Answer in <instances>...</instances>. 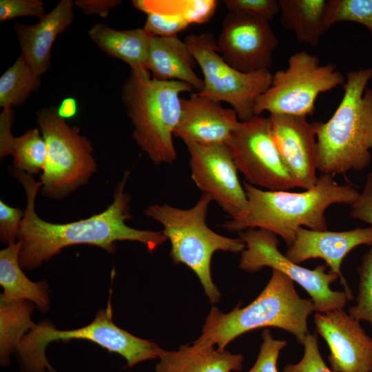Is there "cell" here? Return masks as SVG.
Instances as JSON below:
<instances>
[{
	"mask_svg": "<svg viewBox=\"0 0 372 372\" xmlns=\"http://www.w3.org/2000/svg\"><path fill=\"white\" fill-rule=\"evenodd\" d=\"M74 6L71 0H61L37 23H17L14 26L21 49V55L39 76L50 67L51 48L56 37L74 20Z\"/></svg>",
	"mask_w": 372,
	"mask_h": 372,
	"instance_id": "d6986e66",
	"label": "cell"
},
{
	"mask_svg": "<svg viewBox=\"0 0 372 372\" xmlns=\"http://www.w3.org/2000/svg\"><path fill=\"white\" fill-rule=\"evenodd\" d=\"M350 215L372 226V172L368 174L362 192L351 205Z\"/></svg>",
	"mask_w": 372,
	"mask_h": 372,
	"instance_id": "8d00e7d4",
	"label": "cell"
},
{
	"mask_svg": "<svg viewBox=\"0 0 372 372\" xmlns=\"http://www.w3.org/2000/svg\"><path fill=\"white\" fill-rule=\"evenodd\" d=\"M280 23L295 34L300 43L318 45L329 30L326 15L328 1L278 0Z\"/></svg>",
	"mask_w": 372,
	"mask_h": 372,
	"instance_id": "603a6c76",
	"label": "cell"
},
{
	"mask_svg": "<svg viewBox=\"0 0 372 372\" xmlns=\"http://www.w3.org/2000/svg\"><path fill=\"white\" fill-rule=\"evenodd\" d=\"M358 271L359 283L356 304L349 308V313L359 322H369L372 327V245L363 256Z\"/></svg>",
	"mask_w": 372,
	"mask_h": 372,
	"instance_id": "f546056e",
	"label": "cell"
},
{
	"mask_svg": "<svg viewBox=\"0 0 372 372\" xmlns=\"http://www.w3.org/2000/svg\"><path fill=\"white\" fill-rule=\"evenodd\" d=\"M8 137L0 142L1 158L12 155L13 167L31 175L43 170L47 146L38 129H30L19 137Z\"/></svg>",
	"mask_w": 372,
	"mask_h": 372,
	"instance_id": "484cf974",
	"label": "cell"
},
{
	"mask_svg": "<svg viewBox=\"0 0 372 372\" xmlns=\"http://www.w3.org/2000/svg\"><path fill=\"white\" fill-rule=\"evenodd\" d=\"M362 245H372V226L342 231H315L300 227L285 256L298 265L311 258L324 260L331 271L340 278L351 300L352 291L342 276L341 266L347 254Z\"/></svg>",
	"mask_w": 372,
	"mask_h": 372,
	"instance_id": "e0dca14e",
	"label": "cell"
},
{
	"mask_svg": "<svg viewBox=\"0 0 372 372\" xmlns=\"http://www.w3.org/2000/svg\"><path fill=\"white\" fill-rule=\"evenodd\" d=\"M32 303L26 300L0 298V359L1 364L10 363V355L17 349L24 334L35 324L31 320Z\"/></svg>",
	"mask_w": 372,
	"mask_h": 372,
	"instance_id": "d4e9b609",
	"label": "cell"
},
{
	"mask_svg": "<svg viewBox=\"0 0 372 372\" xmlns=\"http://www.w3.org/2000/svg\"><path fill=\"white\" fill-rule=\"evenodd\" d=\"M185 145L189 154L191 176L196 185L216 202L229 217L242 211L247 206V197L226 143Z\"/></svg>",
	"mask_w": 372,
	"mask_h": 372,
	"instance_id": "4fadbf2b",
	"label": "cell"
},
{
	"mask_svg": "<svg viewBox=\"0 0 372 372\" xmlns=\"http://www.w3.org/2000/svg\"><path fill=\"white\" fill-rule=\"evenodd\" d=\"M226 145L246 183L269 191L297 187L272 139L269 117L239 121Z\"/></svg>",
	"mask_w": 372,
	"mask_h": 372,
	"instance_id": "7c38bea8",
	"label": "cell"
},
{
	"mask_svg": "<svg viewBox=\"0 0 372 372\" xmlns=\"http://www.w3.org/2000/svg\"><path fill=\"white\" fill-rule=\"evenodd\" d=\"M184 41L203 74L204 87L198 93L229 103L240 121L255 116L256 100L271 83L270 70L243 72L235 69L223 59L210 33L189 34Z\"/></svg>",
	"mask_w": 372,
	"mask_h": 372,
	"instance_id": "30bf717a",
	"label": "cell"
},
{
	"mask_svg": "<svg viewBox=\"0 0 372 372\" xmlns=\"http://www.w3.org/2000/svg\"><path fill=\"white\" fill-rule=\"evenodd\" d=\"M371 68L349 72L344 94L332 116L313 123L317 139V170L322 174L361 171L371 163L372 149Z\"/></svg>",
	"mask_w": 372,
	"mask_h": 372,
	"instance_id": "3957f363",
	"label": "cell"
},
{
	"mask_svg": "<svg viewBox=\"0 0 372 372\" xmlns=\"http://www.w3.org/2000/svg\"><path fill=\"white\" fill-rule=\"evenodd\" d=\"M41 0H1L0 21H5L22 16H33L39 19L44 14Z\"/></svg>",
	"mask_w": 372,
	"mask_h": 372,
	"instance_id": "836d02e7",
	"label": "cell"
},
{
	"mask_svg": "<svg viewBox=\"0 0 372 372\" xmlns=\"http://www.w3.org/2000/svg\"><path fill=\"white\" fill-rule=\"evenodd\" d=\"M23 215L24 211L21 209L0 200V238L2 242L8 246L17 242Z\"/></svg>",
	"mask_w": 372,
	"mask_h": 372,
	"instance_id": "d590c367",
	"label": "cell"
},
{
	"mask_svg": "<svg viewBox=\"0 0 372 372\" xmlns=\"http://www.w3.org/2000/svg\"><path fill=\"white\" fill-rule=\"evenodd\" d=\"M245 209L221 225L229 231L250 228L269 231L290 246L303 226L315 231L327 230L324 216L333 204L352 205L360 192L350 185H340L334 176L321 174L316 185L302 192L262 190L246 182Z\"/></svg>",
	"mask_w": 372,
	"mask_h": 372,
	"instance_id": "7a4b0ae2",
	"label": "cell"
},
{
	"mask_svg": "<svg viewBox=\"0 0 372 372\" xmlns=\"http://www.w3.org/2000/svg\"><path fill=\"white\" fill-rule=\"evenodd\" d=\"M302 344L304 353L301 360L295 364H287L282 372H333L321 356L316 333H308Z\"/></svg>",
	"mask_w": 372,
	"mask_h": 372,
	"instance_id": "1f68e13d",
	"label": "cell"
},
{
	"mask_svg": "<svg viewBox=\"0 0 372 372\" xmlns=\"http://www.w3.org/2000/svg\"><path fill=\"white\" fill-rule=\"evenodd\" d=\"M21 247V242L17 241L0 251V284L3 289L1 296L8 300H29L45 311L50 305L47 284L34 282L23 272L19 262Z\"/></svg>",
	"mask_w": 372,
	"mask_h": 372,
	"instance_id": "cb8c5ba5",
	"label": "cell"
},
{
	"mask_svg": "<svg viewBox=\"0 0 372 372\" xmlns=\"http://www.w3.org/2000/svg\"><path fill=\"white\" fill-rule=\"evenodd\" d=\"M326 22L328 28L340 22L357 23L372 34V0H329Z\"/></svg>",
	"mask_w": 372,
	"mask_h": 372,
	"instance_id": "f1b7e54d",
	"label": "cell"
},
{
	"mask_svg": "<svg viewBox=\"0 0 372 372\" xmlns=\"http://www.w3.org/2000/svg\"><path fill=\"white\" fill-rule=\"evenodd\" d=\"M196 63L189 47L177 35L151 37L147 68L153 79L183 81L200 92L204 82L194 70Z\"/></svg>",
	"mask_w": 372,
	"mask_h": 372,
	"instance_id": "ffe728a7",
	"label": "cell"
},
{
	"mask_svg": "<svg viewBox=\"0 0 372 372\" xmlns=\"http://www.w3.org/2000/svg\"><path fill=\"white\" fill-rule=\"evenodd\" d=\"M159 362L155 372H231L242 369L243 356L225 349L203 347L193 342L177 351L157 347Z\"/></svg>",
	"mask_w": 372,
	"mask_h": 372,
	"instance_id": "44dd1931",
	"label": "cell"
},
{
	"mask_svg": "<svg viewBox=\"0 0 372 372\" xmlns=\"http://www.w3.org/2000/svg\"><path fill=\"white\" fill-rule=\"evenodd\" d=\"M316 331L328 344L333 372H372V338L343 309L316 313Z\"/></svg>",
	"mask_w": 372,
	"mask_h": 372,
	"instance_id": "9a60e30c",
	"label": "cell"
},
{
	"mask_svg": "<svg viewBox=\"0 0 372 372\" xmlns=\"http://www.w3.org/2000/svg\"><path fill=\"white\" fill-rule=\"evenodd\" d=\"M59 115L63 118H70L74 116L77 112L76 101L73 98H66L57 107Z\"/></svg>",
	"mask_w": 372,
	"mask_h": 372,
	"instance_id": "f35d334b",
	"label": "cell"
},
{
	"mask_svg": "<svg viewBox=\"0 0 372 372\" xmlns=\"http://www.w3.org/2000/svg\"><path fill=\"white\" fill-rule=\"evenodd\" d=\"M40 85V76L20 55L0 78V106L4 109L23 104Z\"/></svg>",
	"mask_w": 372,
	"mask_h": 372,
	"instance_id": "83f0119b",
	"label": "cell"
},
{
	"mask_svg": "<svg viewBox=\"0 0 372 372\" xmlns=\"http://www.w3.org/2000/svg\"><path fill=\"white\" fill-rule=\"evenodd\" d=\"M262 343L257 360L247 372H278L277 360L280 351L287 345L285 340H275L269 329L262 332Z\"/></svg>",
	"mask_w": 372,
	"mask_h": 372,
	"instance_id": "d6a6232c",
	"label": "cell"
},
{
	"mask_svg": "<svg viewBox=\"0 0 372 372\" xmlns=\"http://www.w3.org/2000/svg\"><path fill=\"white\" fill-rule=\"evenodd\" d=\"M193 87L179 81H157L149 72H132L122 87V101L134 126L132 138L155 165L177 158L173 136L181 114L180 94Z\"/></svg>",
	"mask_w": 372,
	"mask_h": 372,
	"instance_id": "5b68a950",
	"label": "cell"
},
{
	"mask_svg": "<svg viewBox=\"0 0 372 372\" xmlns=\"http://www.w3.org/2000/svg\"><path fill=\"white\" fill-rule=\"evenodd\" d=\"M74 5L80 8L85 14H98L107 17L110 10L121 3L118 0H77Z\"/></svg>",
	"mask_w": 372,
	"mask_h": 372,
	"instance_id": "74e56055",
	"label": "cell"
},
{
	"mask_svg": "<svg viewBox=\"0 0 372 372\" xmlns=\"http://www.w3.org/2000/svg\"><path fill=\"white\" fill-rule=\"evenodd\" d=\"M269 118L272 139L297 187L311 189L318 179L313 124L304 116L271 114Z\"/></svg>",
	"mask_w": 372,
	"mask_h": 372,
	"instance_id": "2e32d148",
	"label": "cell"
},
{
	"mask_svg": "<svg viewBox=\"0 0 372 372\" xmlns=\"http://www.w3.org/2000/svg\"><path fill=\"white\" fill-rule=\"evenodd\" d=\"M83 339L123 357L130 367L157 358L158 344L137 338L117 327L112 321L110 304L98 312L88 325L69 331L55 329L49 323L35 324L19 343L18 353L23 372H56L45 356V349L54 341Z\"/></svg>",
	"mask_w": 372,
	"mask_h": 372,
	"instance_id": "52a82bcc",
	"label": "cell"
},
{
	"mask_svg": "<svg viewBox=\"0 0 372 372\" xmlns=\"http://www.w3.org/2000/svg\"><path fill=\"white\" fill-rule=\"evenodd\" d=\"M344 82L336 65L322 64L318 56L305 50L296 52L289 58L287 68L273 74L270 86L257 99L255 115L268 112L270 115L307 117L313 114L320 94Z\"/></svg>",
	"mask_w": 372,
	"mask_h": 372,
	"instance_id": "9c48e42d",
	"label": "cell"
},
{
	"mask_svg": "<svg viewBox=\"0 0 372 372\" xmlns=\"http://www.w3.org/2000/svg\"><path fill=\"white\" fill-rule=\"evenodd\" d=\"M223 59L243 72L269 70L278 40L270 23L229 12L216 41Z\"/></svg>",
	"mask_w": 372,
	"mask_h": 372,
	"instance_id": "5bb4252c",
	"label": "cell"
},
{
	"mask_svg": "<svg viewBox=\"0 0 372 372\" xmlns=\"http://www.w3.org/2000/svg\"><path fill=\"white\" fill-rule=\"evenodd\" d=\"M277 236L258 228L239 232L240 238L245 244L239 267L248 272L258 271L264 267L280 271L309 293L314 311L318 313L343 309L350 300L347 293L331 289V284L339 276L331 271L327 272V265H320L309 269L293 262L278 250Z\"/></svg>",
	"mask_w": 372,
	"mask_h": 372,
	"instance_id": "8fae6325",
	"label": "cell"
},
{
	"mask_svg": "<svg viewBox=\"0 0 372 372\" xmlns=\"http://www.w3.org/2000/svg\"><path fill=\"white\" fill-rule=\"evenodd\" d=\"M89 36L107 54L127 63L132 72H149L147 61L152 36L143 28L119 30L96 23L89 30Z\"/></svg>",
	"mask_w": 372,
	"mask_h": 372,
	"instance_id": "7402d4cb",
	"label": "cell"
},
{
	"mask_svg": "<svg viewBox=\"0 0 372 372\" xmlns=\"http://www.w3.org/2000/svg\"><path fill=\"white\" fill-rule=\"evenodd\" d=\"M223 3L229 12L260 19L269 23L280 12L276 0H225Z\"/></svg>",
	"mask_w": 372,
	"mask_h": 372,
	"instance_id": "4dcf8cb0",
	"label": "cell"
},
{
	"mask_svg": "<svg viewBox=\"0 0 372 372\" xmlns=\"http://www.w3.org/2000/svg\"><path fill=\"white\" fill-rule=\"evenodd\" d=\"M9 170L23 185L27 198L17 236V240L21 242L19 262L23 269H34L62 249L73 245H92L113 253L116 241L131 240L144 244L152 252L167 240L162 231L140 230L127 225L126 221L132 219L129 205L131 197L125 192L130 170L125 172L116 187L112 204L105 211L63 224L45 221L37 214L34 205L41 187L40 181H35L32 175L14 167Z\"/></svg>",
	"mask_w": 372,
	"mask_h": 372,
	"instance_id": "6da1fadb",
	"label": "cell"
},
{
	"mask_svg": "<svg viewBox=\"0 0 372 372\" xmlns=\"http://www.w3.org/2000/svg\"><path fill=\"white\" fill-rule=\"evenodd\" d=\"M146 14L147 19L143 29L152 37L177 35L189 25L187 21L180 19L154 12Z\"/></svg>",
	"mask_w": 372,
	"mask_h": 372,
	"instance_id": "e575fe53",
	"label": "cell"
},
{
	"mask_svg": "<svg viewBox=\"0 0 372 372\" xmlns=\"http://www.w3.org/2000/svg\"><path fill=\"white\" fill-rule=\"evenodd\" d=\"M37 122L47 146L45 164L40 177L41 193L62 199L86 184L96 171L91 142L70 127L57 107H45L37 113Z\"/></svg>",
	"mask_w": 372,
	"mask_h": 372,
	"instance_id": "ba28073f",
	"label": "cell"
},
{
	"mask_svg": "<svg viewBox=\"0 0 372 372\" xmlns=\"http://www.w3.org/2000/svg\"><path fill=\"white\" fill-rule=\"evenodd\" d=\"M134 7L145 12L158 13L191 23H203L214 15V0H134Z\"/></svg>",
	"mask_w": 372,
	"mask_h": 372,
	"instance_id": "4316f807",
	"label": "cell"
},
{
	"mask_svg": "<svg viewBox=\"0 0 372 372\" xmlns=\"http://www.w3.org/2000/svg\"><path fill=\"white\" fill-rule=\"evenodd\" d=\"M232 108L220 102L192 92L181 100V114L174 136L185 143L200 145L226 143L239 123Z\"/></svg>",
	"mask_w": 372,
	"mask_h": 372,
	"instance_id": "ac0fdd59",
	"label": "cell"
},
{
	"mask_svg": "<svg viewBox=\"0 0 372 372\" xmlns=\"http://www.w3.org/2000/svg\"><path fill=\"white\" fill-rule=\"evenodd\" d=\"M212 199L202 193L189 209H180L168 204H154L144 214L159 222L161 231L171 242L170 256L176 264L189 267L198 277L212 304L219 301L220 293L214 284L210 271L211 259L216 251L242 252L245 242L239 238L220 235L206 224L208 208Z\"/></svg>",
	"mask_w": 372,
	"mask_h": 372,
	"instance_id": "8992f818",
	"label": "cell"
},
{
	"mask_svg": "<svg viewBox=\"0 0 372 372\" xmlns=\"http://www.w3.org/2000/svg\"><path fill=\"white\" fill-rule=\"evenodd\" d=\"M314 311L311 299L301 298L293 282L280 271L272 269L271 277L260 295L247 306L236 307L224 313L213 307L194 342L219 349L238 336L259 328L277 327L294 335L302 344L309 333L307 320Z\"/></svg>",
	"mask_w": 372,
	"mask_h": 372,
	"instance_id": "277c9868",
	"label": "cell"
}]
</instances>
